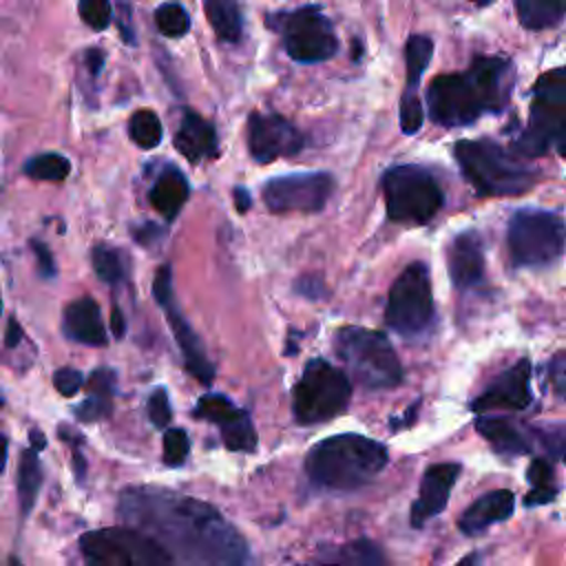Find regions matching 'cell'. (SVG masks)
<instances>
[{
  "instance_id": "6da1fadb",
  "label": "cell",
  "mask_w": 566,
  "mask_h": 566,
  "mask_svg": "<svg viewBox=\"0 0 566 566\" xmlns=\"http://www.w3.org/2000/svg\"><path fill=\"white\" fill-rule=\"evenodd\" d=\"M122 522L155 537L175 562L184 564H245L248 542L210 504L155 486L122 491L117 502Z\"/></svg>"
},
{
  "instance_id": "7a4b0ae2",
  "label": "cell",
  "mask_w": 566,
  "mask_h": 566,
  "mask_svg": "<svg viewBox=\"0 0 566 566\" xmlns=\"http://www.w3.org/2000/svg\"><path fill=\"white\" fill-rule=\"evenodd\" d=\"M515 69L506 57H475L462 73L438 75L427 88L429 117L440 126H467L509 104Z\"/></svg>"
},
{
  "instance_id": "3957f363",
  "label": "cell",
  "mask_w": 566,
  "mask_h": 566,
  "mask_svg": "<svg viewBox=\"0 0 566 566\" xmlns=\"http://www.w3.org/2000/svg\"><path fill=\"white\" fill-rule=\"evenodd\" d=\"M385 444L360 433H338L314 444L305 458L312 484L332 491H354L371 482L387 464Z\"/></svg>"
},
{
  "instance_id": "277c9868",
  "label": "cell",
  "mask_w": 566,
  "mask_h": 566,
  "mask_svg": "<svg viewBox=\"0 0 566 566\" xmlns=\"http://www.w3.org/2000/svg\"><path fill=\"white\" fill-rule=\"evenodd\" d=\"M455 161L467 181L482 197H515L531 190L539 172L491 139H460Z\"/></svg>"
},
{
  "instance_id": "5b68a950",
  "label": "cell",
  "mask_w": 566,
  "mask_h": 566,
  "mask_svg": "<svg viewBox=\"0 0 566 566\" xmlns=\"http://www.w3.org/2000/svg\"><path fill=\"white\" fill-rule=\"evenodd\" d=\"M513 150L524 157L557 150L566 157V66L539 75L533 84L528 124L513 139Z\"/></svg>"
},
{
  "instance_id": "8992f818",
  "label": "cell",
  "mask_w": 566,
  "mask_h": 566,
  "mask_svg": "<svg viewBox=\"0 0 566 566\" xmlns=\"http://www.w3.org/2000/svg\"><path fill=\"white\" fill-rule=\"evenodd\" d=\"M334 352L365 389H394L402 382V365L382 332L345 325L334 334Z\"/></svg>"
},
{
  "instance_id": "52a82bcc",
  "label": "cell",
  "mask_w": 566,
  "mask_h": 566,
  "mask_svg": "<svg viewBox=\"0 0 566 566\" xmlns=\"http://www.w3.org/2000/svg\"><path fill=\"white\" fill-rule=\"evenodd\" d=\"M382 195L387 217L394 223L405 226L429 223L444 203V195L436 177L416 164L389 168L382 175Z\"/></svg>"
},
{
  "instance_id": "ba28073f",
  "label": "cell",
  "mask_w": 566,
  "mask_h": 566,
  "mask_svg": "<svg viewBox=\"0 0 566 566\" xmlns=\"http://www.w3.org/2000/svg\"><path fill=\"white\" fill-rule=\"evenodd\" d=\"M506 243L513 265H551L566 248V219L553 210H515L509 221Z\"/></svg>"
},
{
  "instance_id": "9c48e42d",
  "label": "cell",
  "mask_w": 566,
  "mask_h": 566,
  "mask_svg": "<svg viewBox=\"0 0 566 566\" xmlns=\"http://www.w3.org/2000/svg\"><path fill=\"white\" fill-rule=\"evenodd\" d=\"M352 382L345 371L323 358H312L292 391V413L298 424H318L345 411Z\"/></svg>"
},
{
  "instance_id": "30bf717a",
  "label": "cell",
  "mask_w": 566,
  "mask_h": 566,
  "mask_svg": "<svg viewBox=\"0 0 566 566\" xmlns=\"http://www.w3.org/2000/svg\"><path fill=\"white\" fill-rule=\"evenodd\" d=\"M80 553L97 566H168L175 562L155 537L130 524L84 533Z\"/></svg>"
},
{
  "instance_id": "8fae6325",
  "label": "cell",
  "mask_w": 566,
  "mask_h": 566,
  "mask_svg": "<svg viewBox=\"0 0 566 566\" xmlns=\"http://www.w3.org/2000/svg\"><path fill=\"white\" fill-rule=\"evenodd\" d=\"M433 318V294H431V272L422 261L409 263L400 276L394 281L387 307L385 323L402 334L413 336L429 327Z\"/></svg>"
},
{
  "instance_id": "7c38bea8",
  "label": "cell",
  "mask_w": 566,
  "mask_h": 566,
  "mask_svg": "<svg viewBox=\"0 0 566 566\" xmlns=\"http://www.w3.org/2000/svg\"><path fill=\"white\" fill-rule=\"evenodd\" d=\"M268 24L281 31L283 46L296 62H323L329 60L338 49V38L332 22L321 13L318 7H303L296 11L268 15Z\"/></svg>"
},
{
  "instance_id": "4fadbf2b",
  "label": "cell",
  "mask_w": 566,
  "mask_h": 566,
  "mask_svg": "<svg viewBox=\"0 0 566 566\" xmlns=\"http://www.w3.org/2000/svg\"><path fill=\"white\" fill-rule=\"evenodd\" d=\"M153 296L157 301V305L164 310L166 321L175 334V340L181 349L184 356V365L188 369L190 376H195L201 385H212L214 380V365L208 360L206 349L197 336V332L190 327V323L186 321V316L179 310V303L175 298L172 292V270L170 265H161L155 272V281H153Z\"/></svg>"
},
{
  "instance_id": "5bb4252c",
  "label": "cell",
  "mask_w": 566,
  "mask_h": 566,
  "mask_svg": "<svg viewBox=\"0 0 566 566\" xmlns=\"http://www.w3.org/2000/svg\"><path fill=\"white\" fill-rule=\"evenodd\" d=\"M329 172H294L270 179L263 186V201L272 212H318L334 192Z\"/></svg>"
},
{
  "instance_id": "9a60e30c",
  "label": "cell",
  "mask_w": 566,
  "mask_h": 566,
  "mask_svg": "<svg viewBox=\"0 0 566 566\" xmlns=\"http://www.w3.org/2000/svg\"><path fill=\"white\" fill-rule=\"evenodd\" d=\"M303 144L301 130L276 113H252L248 117V148L259 164L292 157L301 153Z\"/></svg>"
},
{
  "instance_id": "2e32d148",
  "label": "cell",
  "mask_w": 566,
  "mask_h": 566,
  "mask_svg": "<svg viewBox=\"0 0 566 566\" xmlns=\"http://www.w3.org/2000/svg\"><path fill=\"white\" fill-rule=\"evenodd\" d=\"M192 416L219 424L226 449L250 453L256 449V431L245 409H239L230 398L221 394H206L197 400Z\"/></svg>"
},
{
  "instance_id": "e0dca14e",
  "label": "cell",
  "mask_w": 566,
  "mask_h": 566,
  "mask_svg": "<svg viewBox=\"0 0 566 566\" xmlns=\"http://www.w3.org/2000/svg\"><path fill=\"white\" fill-rule=\"evenodd\" d=\"M533 402L531 394V363L526 358L517 360L509 369H504L497 378H493L486 389L471 400L473 411H491V409H526Z\"/></svg>"
},
{
  "instance_id": "ac0fdd59",
  "label": "cell",
  "mask_w": 566,
  "mask_h": 566,
  "mask_svg": "<svg viewBox=\"0 0 566 566\" xmlns=\"http://www.w3.org/2000/svg\"><path fill=\"white\" fill-rule=\"evenodd\" d=\"M462 467L458 462H440L431 464L420 480V491L416 502L411 504V526L420 528L431 517L444 511L451 489L460 475Z\"/></svg>"
},
{
  "instance_id": "d6986e66",
  "label": "cell",
  "mask_w": 566,
  "mask_h": 566,
  "mask_svg": "<svg viewBox=\"0 0 566 566\" xmlns=\"http://www.w3.org/2000/svg\"><path fill=\"white\" fill-rule=\"evenodd\" d=\"M449 276L458 290L475 287L484 281V250L482 241L473 230L453 237L447 250Z\"/></svg>"
},
{
  "instance_id": "ffe728a7",
  "label": "cell",
  "mask_w": 566,
  "mask_h": 566,
  "mask_svg": "<svg viewBox=\"0 0 566 566\" xmlns=\"http://www.w3.org/2000/svg\"><path fill=\"white\" fill-rule=\"evenodd\" d=\"M62 332L66 338L82 345H106V327L102 321V312L91 296H82L66 305L62 316Z\"/></svg>"
},
{
  "instance_id": "44dd1931",
  "label": "cell",
  "mask_w": 566,
  "mask_h": 566,
  "mask_svg": "<svg viewBox=\"0 0 566 566\" xmlns=\"http://www.w3.org/2000/svg\"><path fill=\"white\" fill-rule=\"evenodd\" d=\"M515 509V495L509 489H495L478 497L458 520V528L464 535H480L491 524L504 522L513 515Z\"/></svg>"
},
{
  "instance_id": "7402d4cb",
  "label": "cell",
  "mask_w": 566,
  "mask_h": 566,
  "mask_svg": "<svg viewBox=\"0 0 566 566\" xmlns=\"http://www.w3.org/2000/svg\"><path fill=\"white\" fill-rule=\"evenodd\" d=\"M172 144L192 164H199L201 159H210L219 153L214 126L195 111L184 113Z\"/></svg>"
},
{
  "instance_id": "603a6c76",
  "label": "cell",
  "mask_w": 566,
  "mask_h": 566,
  "mask_svg": "<svg viewBox=\"0 0 566 566\" xmlns=\"http://www.w3.org/2000/svg\"><path fill=\"white\" fill-rule=\"evenodd\" d=\"M475 429L482 438L489 440L493 451L500 455L513 458V455H524L531 451V440L526 433L515 427V422L506 418H495V416H478L475 418Z\"/></svg>"
},
{
  "instance_id": "cb8c5ba5",
  "label": "cell",
  "mask_w": 566,
  "mask_h": 566,
  "mask_svg": "<svg viewBox=\"0 0 566 566\" xmlns=\"http://www.w3.org/2000/svg\"><path fill=\"white\" fill-rule=\"evenodd\" d=\"M188 192H190V188H188L184 172L175 166H166L157 175V179L148 192V199H150L153 208L157 212H161L164 219L172 221L179 214V210L184 208V203L188 201Z\"/></svg>"
},
{
  "instance_id": "d4e9b609",
  "label": "cell",
  "mask_w": 566,
  "mask_h": 566,
  "mask_svg": "<svg viewBox=\"0 0 566 566\" xmlns=\"http://www.w3.org/2000/svg\"><path fill=\"white\" fill-rule=\"evenodd\" d=\"M88 398L75 407V418L82 422H95L113 411V394H115V374L108 367H97L88 376Z\"/></svg>"
},
{
  "instance_id": "484cf974",
  "label": "cell",
  "mask_w": 566,
  "mask_h": 566,
  "mask_svg": "<svg viewBox=\"0 0 566 566\" xmlns=\"http://www.w3.org/2000/svg\"><path fill=\"white\" fill-rule=\"evenodd\" d=\"M40 451L35 447L22 449L20 462H18V502H20V513L27 517L38 500V491L42 486V467H40Z\"/></svg>"
},
{
  "instance_id": "4316f807",
  "label": "cell",
  "mask_w": 566,
  "mask_h": 566,
  "mask_svg": "<svg viewBox=\"0 0 566 566\" xmlns=\"http://www.w3.org/2000/svg\"><path fill=\"white\" fill-rule=\"evenodd\" d=\"M206 18L214 33L226 42H237L241 38V7L239 0H203Z\"/></svg>"
},
{
  "instance_id": "83f0119b",
  "label": "cell",
  "mask_w": 566,
  "mask_h": 566,
  "mask_svg": "<svg viewBox=\"0 0 566 566\" xmlns=\"http://www.w3.org/2000/svg\"><path fill=\"white\" fill-rule=\"evenodd\" d=\"M515 9L526 29H548L566 15V0H515Z\"/></svg>"
},
{
  "instance_id": "f1b7e54d",
  "label": "cell",
  "mask_w": 566,
  "mask_h": 566,
  "mask_svg": "<svg viewBox=\"0 0 566 566\" xmlns=\"http://www.w3.org/2000/svg\"><path fill=\"white\" fill-rule=\"evenodd\" d=\"M318 559L321 562H334V564H347V566H378V564L387 562L385 553L371 539L349 542V544L336 548L334 553L321 555Z\"/></svg>"
},
{
  "instance_id": "f546056e",
  "label": "cell",
  "mask_w": 566,
  "mask_h": 566,
  "mask_svg": "<svg viewBox=\"0 0 566 566\" xmlns=\"http://www.w3.org/2000/svg\"><path fill=\"white\" fill-rule=\"evenodd\" d=\"M526 475H528V482L533 484V489L524 497L526 506H539V504H548L555 500L557 486L553 484V464L548 460L535 458L528 464Z\"/></svg>"
},
{
  "instance_id": "4dcf8cb0",
  "label": "cell",
  "mask_w": 566,
  "mask_h": 566,
  "mask_svg": "<svg viewBox=\"0 0 566 566\" xmlns=\"http://www.w3.org/2000/svg\"><path fill=\"white\" fill-rule=\"evenodd\" d=\"M433 42L427 35H411L405 44V60H407V88L416 91L420 77L431 60Z\"/></svg>"
},
{
  "instance_id": "1f68e13d",
  "label": "cell",
  "mask_w": 566,
  "mask_h": 566,
  "mask_svg": "<svg viewBox=\"0 0 566 566\" xmlns=\"http://www.w3.org/2000/svg\"><path fill=\"white\" fill-rule=\"evenodd\" d=\"M128 137L144 150H150V148L159 146V142L164 137V128H161L159 117L148 108L133 113L130 119H128Z\"/></svg>"
},
{
  "instance_id": "d6a6232c",
  "label": "cell",
  "mask_w": 566,
  "mask_h": 566,
  "mask_svg": "<svg viewBox=\"0 0 566 566\" xmlns=\"http://www.w3.org/2000/svg\"><path fill=\"white\" fill-rule=\"evenodd\" d=\"M24 172L40 181H62L71 172V161L60 153H40L24 164Z\"/></svg>"
},
{
  "instance_id": "836d02e7",
  "label": "cell",
  "mask_w": 566,
  "mask_h": 566,
  "mask_svg": "<svg viewBox=\"0 0 566 566\" xmlns=\"http://www.w3.org/2000/svg\"><path fill=\"white\" fill-rule=\"evenodd\" d=\"M91 261H93V270L95 274L108 283V285H115L122 281L124 276V270H122V259H119V252L113 248V245H95L93 252H91Z\"/></svg>"
},
{
  "instance_id": "e575fe53",
  "label": "cell",
  "mask_w": 566,
  "mask_h": 566,
  "mask_svg": "<svg viewBox=\"0 0 566 566\" xmlns=\"http://www.w3.org/2000/svg\"><path fill=\"white\" fill-rule=\"evenodd\" d=\"M155 24L166 38H179L190 29V18L181 4L166 2L155 11Z\"/></svg>"
},
{
  "instance_id": "d590c367",
  "label": "cell",
  "mask_w": 566,
  "mask_h": 566,
  "mask_svg": "<svg viewBox=\"0 0 566 566\" xmlns=\"http://www.w3.org/2000/svg\"><path fill=\"white\" fill-rule=\"evenodd\" d=\"M424 119V111H422V102L416 95V91L405 88L402 99H400V128L405 135H413L420 130Z\"/></svg>"
},
{
  "instance_id": "8d00e7d4",
  "label": "cell",
  "mask_w": 566,
  "mask_h": 566,
  "mask_svg": "<svg viewBox=\"0 0 566 566\" xmlns=\"http://www.w3.org/2000/svg\"><path fill=\"white\" fill-rule=\"evenodd\" d=\"M188 453H190L188 433L184 429H177V427L168 429L164 433V462L168 467H179V464H184Z\"/></svg>"
},
{
  "instance_id": "74e56055",
  "label": "cell",
  "mask_w": 566,
  "mask_h": 566,
  "mask_svg": "<svg viewBox=\"0 0 566 566\" xmlns=\"http://www.w3.org/2000/svg\"><path fill=\"white\" fill-rule=\"evenodd\" d=\"M80 18L93 31H102L111 20V4L108 0H80L77 4Z\"/></svg>"
},
{
  "instance_id": "f35d334b",
  "label": "cell",
  "mask_w": 566,
  "mask_h": 566,
  "mask_svg": "<svg viewBox=\"0 0 566 566\" xmlns=\"http://www.w3.org/2000/svg\"><path fill=\"white\" fill-rule=\"evenodd\" d=\"M148 418L157 429H164L170 418H172V409H170V400L164 387H157L150 398H148Z\"/></svg>"
},
{
  "instance_id": "ab89813d",
  "label": "cell",
  "mask_w": 566,
  "mask_h": 566,
  "mask_svg": "<svg viewBox=\"0 0 566 566\" xmlns=\"http://www.w3.org/2000/svg\"><path fill=\"white\" fill-rule=\"evenodd\" d=\"M84 382V376L75 367H60L53 374V385L62 396H75Z\"/></svg>"
},
{
  "instance_id": "60d3db41",
  "label": "cell",
  "mask_w": 566,
  "mask_h": 566,
  "mask_svg": "<svg viewBox=\"0 0 566 566\" xmlns=\"http://www.w3.org/2000/svg\"><path fill=\"white\" fill-rule=\"evenodd\" d=\"M548 380L559 398L566 400V352L553 356L548 363Z\"/></svg>"
},
{
  "instance_id": "b9f144b4",
  "label": "cell",
  "mask_w": 566,
  "mask_h": 566,
  "mask_svg": "<svg viewBox=\"0 0 566 566\" xmlns=\"http://www.w3.org/2000/svg\"><path fill=\"white\" fill-rule=\"evenodd\" d=\"M31 250L35 254L40 276L42 279H53L55 276V259H53L51 250L46 248V243H42L40 239H31Z\"/></svg>"
},
{
  "instance_id": "7bdbcfd3",
  "label": "cell",
  "mask_w": 566,
  "mask_h": 566,
  "mask_svg": "<svg viewBox=\"0 0 566 566\" xmlns=\"http://www.w3.org/2000/svg\"><path fill=\"white\" fill-rule=\"evenodd\" d=\"M542 438L548 451L566 462V427H551L548 431L542 433Z\"/></svg>"
},
{
  "instance_id": "ee69618b",
  "label": "cell",
  "mask_w": 566,
  "mask_h": 566,
  "mask_svg": "<svg viewBox=\"0 0 566 566\" xmlns=\"http://www.w3.org/2000/svg\"><path fill=\"white\" fill-rule=\"evenodd\" d=\"M133 237H135L137 243L150 248V245H155V243L164 237V228H159V226L153 223V221H144V223H139V226L133 228Z\"/></svg>"
},
{
  "instance_id": "f6af8a7d",
  "label": "cell",
  "mask_w": 566,
  "mask_h": 566,
  "mask_svg": "<svg viewBox=\"0 0 566 566\" xmlns=\"http://www.w3.org/2000/svg\"><path fill=\"white\" fill-rule=\"evenodd\" d=\"M22 327H20V323H18V318H13V316H9V321H7V329H4V345L11 349V347H18L20 345V340H22Z\"/></svg>"
},
{
  "instance_id": "bcb514c9",
  "label": "cell",
  "mask_w": 566,
  "mask_h": 566,
  "mask_svg": "<svg viewBox=\"0 0 566 566\" xmlns=\"http://www.w3.org/2000/svg\"><path fill=\"white\" fill-rule=\"evenodd\" d=\"M108 327H111V334H113L115 338H124V334H126V318H124V314H122L119 307H113V310H111Z\"/></svg>"
},
{
  "instance_id": "7dc6e473",
  "label": "cell",
  "mask_w": 566,
  "mask_h": 566,
  "mask_svg": "<svg viewBox=\"0 0 566 566\" xmlns=\"http://www.w3.org/2000/svg\"><path fill=\"white\" fill-rule=\"evenodd\" d=\"M232 199H234V208H237L241 214L248 212V208L252 206L250 192H248L243 186H234V188H232Z\"/></svg>"
},
{
  "instance_id": "c3c4849f",
  "label": "cell",
  "mask_w": 566,
  "mask_h": 566,
  "mask_svg": "<svg viewBox=\"0 0 566 566\" xmlns=\"http://www.w3.org/2000/svg\"><path fill=\"white\" fill-rule=\"evenodd\" d=\"M86 64H88L91 73H93V75H97V73H99V69H102V64H104V55H102V51L91 49V51L86 53Z\"/></svg>"
},
{
  "instance_id": "681fc988",
  "label": "cell",
  "mask_w": 566,
  "mask_h": 566,
  "mask_svg": "<svg viewBox=\"0 0 566 566\" xmlns=\"http://www.w3.org/2000/svg\"><path fill=\"white\" fill-rule=\"evenodd\" d=\"M29 440H31V447H35L38 451H42L46 447V438L40 429H29Z\"/></svg>"
},
{
  "instance_id": "f907efd6",
  "label": "cell",
  "mask_w": 566,
  "mask_h": 566,
  "mask_svg": "<svg viewBox=\"0 0 566 566\" xmlns=\"http://www.w3.org/2000/svg\"><path fill=\"white\" fill-rule=\"evenodd\" d=\"M73 467H75V475H77V480H82L84 478V458H82V453L75 449L73 451Z\"/></svg>"
},
{
  "instance_id": "816d5d0a",
  "label": "cell",
  "mask_w": 566,
  "mask_h": 566,
  "mask_svg": "<svg viewBox=\"0 0 566 566\" xmlns=\"http://www.w3.org/2000/svg\"><path fill=\"white\" fill-rule=\"evenodd\" d=\"M469 2H475V4H489L491 0H469Z\"/></svg>"
}]
</instances>
